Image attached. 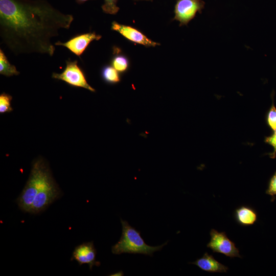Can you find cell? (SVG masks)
Here are the masks:
<instances>
[{
	"label": "cell",
	"mask_w": 276,
	"mask_h": 276,
	"mask_svg": "<svg viewBox=\"0 0 276 276\" xmlns=\"http://www.w3.org/2000/svg\"><path fill=\"white\" fill-rule=\"evenodd\" d=\"M74 20L43 0H0V37L13 54L52 56L51 40Z\"/></svg>",
	"instance_id": "1"
},
{
	"label": "cell",
	"mask_w": 276,
	"mask_h": 276,
	"mask_svg": "<svg viewBox=\"0 0 276 276\" xmlns=\"http://www.w3.org/2000/svg\"><path fill=\"white\" fill-rule=\"evenodd\" d=\"M122 236L119 241L111 247L115 255L123 253L144 254L152 256L155 251L160 250L167 242L162 245L151 246L147 244L141 236V233L131 226L127 221L121 219Z\"/></svg>",
	"instance_id": "2"
},
{
	"label": "cell",
	"mask_w": 276,
	"mask_h": 276,
	"mask_svg": "<svg viewBox=\"0 0 276 276\" xmlns=\"http://www.w3.org/2000/svg\"><path fill=\"white\" fill-rule=\"evenodd\" d=\"M50 170L49 166L42 158L34 160L29 178L21 194L16 201L24 212L29 213L34 199Z\"/></svg>",
	"instance_id": "3"
},
{
	"label": "cell",
	"mask_w": 276,
	"mask_h": 276,
	"mask_svg": "<svg viewBox=\"0 0 276 276\" xmlns=\"http://www.w3.org/2000/svg\"><path fill=\"white\" fill-rule=\"evenodd\" d=\"M61 195V192L49 170L45 175L29 213L36 214L42 212L54 201L58 199Z\"/></svg>",
	"instance_id": "4"
},
{
	"label": "cell",
	"mask_w": 276,
	"mask_h": 276,
	"mask_svg": "<svg viewBox=\"0 0 276 276\" xmlns=\"http://www.w3.org/2000/svg\"><path fill=\"white\" fill-rule=\"evenodd\" d=\"M52 77L55 79L61 80L68 85L76 87H81L91 92L96 90L87 82L84 72L78 64L77 60L66 61V66L61 73H53Z\"/></svg>",
	"instance_id": "5"
},
{
	"label": "cell",
	"mask_w": 276,
	"mask_h": 276,
	"mask_svg": "<svg viewBox=\"0 0 276 276\" xmlns=\"http://www.w3.org/2000/svg\"><path fill=\"white\" fill-rule=\"evenodd\" d=\"M210 235V240L206 246L213 252L220 253L230 258H242L239 249L235 243L228 238L225 232H219L215 229H212Z\"/></svg>",
	"instance_id": "6"
},
{
	"label": "cell",
	"mask_w": 276,
	"mask_h": 276,
	"mask_svg": "<svg viewBox=\"0 0 276 276\" xmlns=\"http://www.w3.org/2000/svg\"><path fill=\"white\" fill-rule=\"evenodd\" d=\"M202 0H177L174 7V20L179 22V26H187L204 8Z\"/></svg>",
	"instance_id": "7"
},
{
	"label": "cell",
	"mask_w": 276,
	"mask_h": 276,
	"mask_svg": "<svg viewBox=\"0 0 276 276\" xmlns=\"http://www.w3.org/2000/svg\"><path fill=\"white\" fill-rule=\"evenodd\" d=\"M101 37V35L95 32H88L77 35L64 42L57 41L54 44L63 46L75 55L80 57L91 41L99 40Z\"/></svg>",
	"instance_id": "8"
},
{
	"label": "cell",
	"mask_w": 276,
	"mask_h": 276,
	"mask_svg": "<svg viewBox=\"0 0 276 276\" xmlns=\"http://www.w3.org/2000/svg\"><path fill=\"white\" fill-rule=\"evenodd\" d=\"M111 29L112 30L118 32L126 39L132 42L147 47H154L160 45L159 43L151 40L140 30L131 26L113 21Z\"/></svg>",
	"instance_id": "9"
},
{
	"label": "cell",
	"mask_w": 276,
	"mask_h": 276,
	"mask_svg": "<svg viewBox=\"0 0 276 276\" xmlns=\"http://www.w3.org/2000/svg\"><path fill=\"white\" fill-rule=\"evenodd\" d=\"M96 255L97 250L93 241L83 242L75 247L71 260H75L80 266L88 264L91 270L94 266H99L101 264L96 260Z\"/></svg>",
	"instance_id": "10"
},
{
	"label": "cell",
	"mask_w": 276,
	"mask_h": 276,
	"mask_svg": "<svg viewBox=\"0 0 276 276\" xmlns=\"http://www.w3.org/2000/svg\"><path fill=\"white\" fill-rule=\"evenodd\" d=\"M194 264L203 271L208 272L225 273L228 268L216 260L213 255L205 252L202 257L190 263Z\"/></svg>",
	"instance_id": "11"
},
{
	"label": "cell",
	"mask_w": 276,
	"mask_h": 276,
	"mask_svg": "<svg viewBox=\"0 0 276 276\" xmlns=\"http://www.w3.org/2000/svg\"><path fill=\"white\" fill-rule=\"evenodd\" d=\"M234 216L236 222L242 226L252 225L258 220V213L256 210L247 205L237 208L234 211Z\"/></svg>",
	"instance_id": "12"
},
{
	"label": "cell",
	"mask_w": 276,
	"mask_h": 276,
	"mask_svg": "<svg viewBox=\"0 0 276 276\" xmlns=\"http://www.w3.org/2000/svg\"><path fill=\"white\" fill-rule=\"evenodd\" d=\"M0 74L6 77L17 76L20 74L15 66L9 62L1 49H0Z\"/></svg>",
	"instance_id": "13"
},
{
	"label": "cell",
	"mask_w": 276,
	"mask_h": 276,
	"mask_svg": "<svg viewBox=\"0 0 276 276\" xmlns=\"http://www.w3.org/2000/svg\"><path fill=\"white\" fill-rule=\"evenodd\" d=\"M102 79L107 84H115L121 81V77L118 72L111 65L104 66L101 70Z\"/></svg>",
	"instance_id": "14"
},
{
	"label": "cell",
	"mask_w": 276,
	"mask_h": 276,
	"mask_svg": "<svg viewBox=\"0 0 276 276\" xmlns=\"http://www.w3.org/2000/svg\"><path fill=\"white\" fill-rule=\"evenodd\" d=\"M111 65L119 73L126 72L129 65L128 58L123 55L116 54L111 61Z\"/></svg>",
	"instance_id": "15"
},
{
	"label": "cell",
	"mask_w": 276,
	"mask_h": 276,
	"mask_svg": "<svg viewBox=\"0 0 276 276\" xmlns=\"http://www.w3.org/2000/svg\"><path fill=\"white\" fill-rule=\"evenodd\" d=\"M272 104L266 112L265 120L268 127L272 130H276V107L275 106L273 97L271 96Z\"/></svg>",
	"instance_id": "16"
},
{
	"label": "cell",
	"mask_w": 276,
	"mask_h": 276,
	"mask_svg": "<svg viewBox=\"0 0 276 276\" xmlns=\"http://www.w3.org/2000/svg\"><path fill=\"white\" fill-rule=\"evenodd\" d=\"M12 97L7 93H3L0 95V113L10 112L13 109L11 106Z\"/></svg>",
	"instance_id": "17"
},
{
	"label": "cell",
	"mask_w": 276,
	"mask_h": 276,
	"mask_svg": "<svg viewBox=\"0 0 276 276\" xmlns=\"http://www.w3.org/2000/svg\"><path fill=\"white\" fill-rule=\"evenodd\" d=\"M118 0H104V4L102 6L103 11L109 14H116L119 11V7L117 5Z\"/></svg>",
	"instance_id": "18"
},
{
	"label": "cell",
	"mask_w": 276,
	"mask_h": 276,
	"mask_svg": "<svg viewBox=\"0 0 276 276\" xmlns=\"http://www.w3.org/2000/svg\"><path fill=\"white\" fill-rule=\"evenodd\" d=\"M264 142L273 148V151L268 154L270 158H274L276 157V130L273 131L271 135L265 136Z\"/></svg>",
	"instance_id": "19"
},
{
	"label": "cell",
	"mask_w": 276,
	"mask_h": 276,
	"mask_svg": "<svg viewBox=\"0 0 276 276\" xmlns=\"http://www.w3.org/2000/svg\"><path fill=\"white\" fill-rule=\"evenodd\" d=\"M265 193L272 197V201L274 200L276 195V171L270 177Z\"/></svg>",
	"instance_id": "20"
},
{
	"label": "cell",
	"mask_w": 276,
	"mask_h": 276,
	"mask_svg": "<svg viewBox=\"0 0 276 276\" xmlns=\"http://www.w3.org/2000/svg\"><path fill=\"white\" fill-rule=\"evenodd\" d=\"M88 1H89V0H76L77 3H78V4H82V3H85V2H87Z\"/></svg>",
	"instance_id": "21"
},
{
	"label": "cell",
	"mask_w": 276,
	"mask_h": 276,
	"mask_svg": "<svg viewBox=\"0 0 276 276\" xmlns=\"http://www.w3.org/2000/svg\"><path fill=\"white\" fill-rule=\"evenodd\" d=\"M134 1H152V0H134Z\"/></svg>",
	"instance_id": "22"
}]
</instances>
